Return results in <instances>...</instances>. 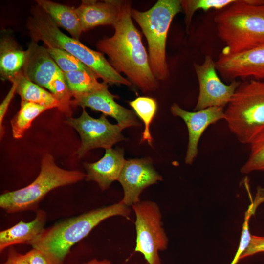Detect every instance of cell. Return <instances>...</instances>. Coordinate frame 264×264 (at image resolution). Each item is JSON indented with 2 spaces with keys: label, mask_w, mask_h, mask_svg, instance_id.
<instances>
[{
  "label": "cell",
  "mask_w": 264,
  "mask_h": 264,
  "mask_svg": "<svg viewBox=\"0 0 264 264\" xmlns=\"http://www.w3.org/2000/svg\"><path fill=\"white\" fill-rule=\"evenodd\" d=\"M46 48L51 58L63 73L84 71L94 73L87 66L67 51L49 46L46 47Z\"/></svg>",
  "instance_id": "obj_26"
},
{
  "label": "cell",
  "mask_w": 264,
  "mask_h": 264,
  "mask_svg": "<svg viewBox=\"0 0 264 264\" xmlns=\"http://www.w3.org/2000/svg\"><path fill=\"white\" fill-rule=\"evenodd\" d=\"M64 78L71 97L74 99L108 87V85L98 81V77L92 73L76 71L64 73Z\"/></svg>",
  "instance_id": "obj_22"
},
{
  "label": "cell",
  "mask_w": 264,
  "mask_h": 264,
  "mask_svg": "<svg viewBox=\"0 0 264 264\" xmlns=\"http://www.w3.org/2000/svg\"><path fill=\"white\" fill-rule=\"evenodd\" d=\"M8 259L11 264H29L24 258L23 255L18 253L13 248L9 250Z\"/></svg>",
  "instance_id": "obj_31"
},
{
  "label": "cell",
  "mask_w": 264,
  "mask_h": 264,
  "mask_svg": "<svg viewBox=\"0 0 264 264\" xmlns=\"http://www.w3.org/2000/svg\"><path fill=\"white\" fill-rule=\"evenodd\" d=\"M78 170L69 171L58 166L49 153L42 159L41 170L37 178L28 186L0 196V207L8 213L36 210L40 202L51 190L73 183L86 178Z\"/></svg>",
  "instance_id": "obj_6"
},
{
  "label": "cell",
  "mask_w": 264,
  "mask_h": 264,
  "mask_svg": "<svg viewBox=\"0 0 264 264\" xmlns=\"http://www.w3.org/2000/svg\"><path fill=\"white\" fill-rule=\"evenodd\" d=\"M124 0H83L75 11L82 32L100 25H113L119 19Z\"/></svg>",
  "instance_id": "obj_16"
},
{
  "label": "cell",
  "mask_w": 264,
  "mask_h": 264,
  "mask_svg": "<svg viewBox=\"0 0 264 264\" xmlns=\"http://www.w3.org/2000/svg\"><path fill=\"white\" fill-rule=\"evenodd\" d=\"M222 52L235 53L264 43V0H236L214 18Z\"/></svg>",
  "instance_id": "obj_4"
},
{
  "label": "cell",
  "mask_w": 264,
  "mask_h": 264,
  "mask_svg": "<svg viewBox=\"0 0 264 264\" xmlns=\"http://www.w3.org/2000/svg\"><path fill=\"white\" fill-rule=\"evenodd\" d=\"M132 2L124 0L117 21L113 25V35L99 41L97 47L109 58V62L119 73L143 92L156 90L158 80L154 75L149 55L141 36L132 20Z\"/></svg>",
  "instance_id": "obj_1"
},
{
  "label": "cell",
  "mask_w": 264,
  "mask_h": 264,
  "mask_svg": "<svg viewBox=\"0 0 264 264\" xmlns=\"http://www.w3.org/2000/svg\"><path fill=\"white\" fill-rule=\"evenodd\" d=\"M9 81L16 83V93L21 100L35 103L49 107L56 108L64 113L61 103L49 91L26 78L22 72Z\"/></svg>",
  "instance_id": "obj_21"
},
{
  "label": "cell",
  "mask_w": 264,
  "mask_h": 264,
  "mask_svg": "<svg viewBox=\"0 0 264 264\" xmlns=\"http://www.w3.org/2000/svg\"><path fill=\"white\" fill-rule=\"evenodd\" d=\"M134 112L144 124L141 141L147 142L152 146L153 138L149 128L156 114L157 104L156 100L149 97H139L129 102Z\"/></svg>",
  "instance_id": "obj_24"
},
{
  "label": "cell",
  "mask_w": 264,
  "mask_h": 264,
  "mask_svg": "<svg viewBox=\"0 0 264 264\" xmlns=\"http://www.w3.org/2000/svg\"><path fill=\"white\" fill-rule=\"evenodd\" d=\"M171 113L181 118L185 123L189 140L185 158V163L192 164L198 154V145L201 136L210 125L224 119V108L211 107L201 110L189 111L174 103L170 108Z\"/></svg>",
  "instance_id": "obj_14"
},
{
  "label": "cell",
  "mask_w": 264,
  "mask_h": 264,
  "mask_svg": "<svg viewBox=\"0 0 264 264\" xmlns=\"http://www.w3.org/2000/svg\"><path fill=\"white\" fill-rule=\"evenodd\" d=\"M182 10L179 0H158L144 12L132 9V17L147 39L150 67L158 81H164L169 76L166 59L167 37L173 18Z\"/></svg>",
  "instance_id": "obj_7"
},
{
  "label": "cell",
  "mask_w": 264,
  "mask_h": 264,
  "mask_svg": "<svg viewBox=\"0 0 264 264\" xmlns=\"http://www.w3.org/2000/svg\"><path fill=\"white\" fill-rule=\"evenodd\" d=\"M236 0H182V9L185 15L186 30H189L195 12L199 9L207 11L212 9H221L227 7Z\"/></svg>",
  "instance_id": "obj_25"
},
{
  "label": "cell",
  "mask_w": 264,
  "mask_h": 264,
  "mask_svg": "<svg viewBox=\"0 0 264 264\" xmlns=\"http://www.w3.org/2000/svg\"><path fill=\"white\" fill-rule=\"evenodd\" d=\"M27 52L13 39L4 37L0 42V75L2 80L10 81L22 72Z\"/></svg>",
  "instance_id": "obj_19"
},
{
  "label": "cell",
  "mask_w": 264,
  "mask_h": 264,
  "mask_svg": "<svg viewBox=\"0 0 264 264\" xmlns=\"http://www.w3.org/2000/svg\"><path fill=\"white\" fill-rule=\"evenodd\" d=\"M2 264H11L10 261L7 259L6 261H5L4 263H2Z\"/></svg>",
  "instance_id": "obj_33"
},
{
  "label": "cell",
  "mask_w": 264,
  "mask_h": 264,
  "mask_svg": "<svg viewBox=\"0 0 264 264\" xmlns=\"http://www.w3.org/2000/svg\"><path fill=\"white\" fill-rule=\"evenodd\" d=\"M250 152L241 172L248 174L255 171H264V130L250 143Z\"/></svg>",
  "instance_id": "obj_27"
},
{
  "label": "cell",
  "mask_w": 264,
  "mask_h": 264,
  "mask_svg": "<svg viewBox=\"0 0 264 264\" xmlns=\"http://www.w3.org/2000/svg\"><path fill=\"white\" fill-rule=\"evenodd\" d=\"M27 55L22 69L24 76L30 81L47 89L61 103L64 113L71 115V96L66 85L64 73L51 58L47 48L31 41L26 50Z\"/></svg>",
  "instance_id": "obj_8"
},
{
  "label": "cell",
  "mask_w": 264,
  "mask_h": 264,
  "mask_svg": "<svg viewBox=\"0 0 264 264\" xmlns=\"http://www.w3.org/2000/svg\"><path fill=\"white\" fill-rule=\"evenodd\" d=\"M84 264H111V263L107 259L99 260L96 259H93Z\"/></svg>",
  "instance_id": "obj_32"
},
{
  "label": "cell",
  "mask_w": 264,
  "mask_h": 264,
  "mask_svg": "<svg viewBox=\"0 0 264 264\" xmlns=\"http://www.w3.org/2000/svg\"><path fill=\"white\" fill-rule=\"evenodd\" d=\"M36 2L58 27L64 28L72 38L79 41L83 32L75 8L48 0H37Z\"/></svg>",
  "instance_id": "obj_20"
},
{
  "label": "cell",
  "mask_w": 264,
  "mask_h": 264,
  "mask_svg": "<svg viewBox=\"0 0 264 264\" xmlns=\"http://www.w3.org/2000/svg\"><path fill=\"white\" fill-rule=\"evenodd\" d=\"M215 64L222 77L230 82L238 78L264 79V43L235 53L221 51Z\"/></svg>",
  "instance_id": "obj_12"
},
{
  "label": "cell",
  "mask_w": 264,
  "mask_h": 264,
  "mask_svg": "<svg viewBox=\"0 0 264 264\" xmlns=\"http://www.w3.org/2000/svg\"><path fill=\"white\" fill-rule=\"evenodd\" d=\"M162 180L149 158H136L126 160L118 181L124 192L120 201L129 207L140 201L142 192L150 185Z\"/></svg>",
  "instance_id": "obj_13"
},
{
  "label": "cell",
  "mask_w": 264,
  "mask_h": 264,
  "mask_svg": "<svg viewBox=\"0 0 264 264\" xmlns=\"http://www.w3.org/2000/svg\"><path fill=\"white\" fill-rule=\"evenodd\" d=\"M130 212L129 207L120 202L98 208L44 229L30 245L41 251L51 264H64L71 248L99 223L113 216L128 218Z\"/></svg>",
  "instance_id": "obj_2"
},
{
  "label": "cell",
  "mask_w": 264,
  "mask_h": 264,
  "mask_svg": "<svg viewBox=\"0 0 264 264\" xmlns=\"http://www.w3.org/2000/svg\"><path fill=\"white\" fill-rule=\"evenodd\" d=\"M262 252H264V237L251 235L249 244L241 255L240 260Z\"/></svg>",
  "instance_id": "obj_28"
},
{
  "label": "cell",
  "mask_w": 264,
  "mask_h": 264,
  "mask_svg": "<svg viewBox=\"0 0 264 264\" xmlns=\"http://www.w3.org/2000/svg\"><path fill=\"white\" fill-rule=\"evenodd\" d=\"M23 256L29 264H51L46 257L35 248L23 254Z\"/></svg>",
  "instance_id": "obj_30"
},
{
  "label": "cell",
  "mask_w": 264,
  "mask_h": 264,
  "mask_svg": "<svg viewBox=\"0 0 264 264\" xmlns=\"http://www.w3.org/2000/svg\"><path fill=\"white\" fill-rule=\"evenodd\" d=\"M224 120L240 143L250 144L264 130V82L241 83L224 110Z\"/></svg>",
  "instance_id": "obj_5"
},
{
  "label": "cell",
  "mask_w": 264,
  "mask_h": 264,
  "mask_svg": "<svg viewBox=\"0 0 264 264\" xmlns=\"http://www.w3.org/2000/svg\"><path fill=\"white\" fill-rule=\"evenodd\" d=\"M12 83V87L8 92L7 94L3 100L2 102L0 105V138L3 136L4 131V127L3 126V121L4 117L6 113L8 106L14 96V94L16 93V83L14 82H11Z\"/></svg>",
  "instance_id": "obj_29"
},
{
  "label": "cell",
  "mask_w": 264,
  "mask_h": 264,
  "mask_svg": "<svg viewBox=\"0 0 264 264\" xmlns=\"http://www.w3.org/2000/svg\"><path fill=\"white\" fill-rule=\"evenodd\" d=\"M132 207L135 215V252L141 253L147 264H161L159 251L167 249L168 239L162 227L159 206L147 200L140 201Z\"/></svg>",
  "instance_id": "obj_9"
},
{
  "label": "cell",
  "mask_w": 264,
  "mask_h": 264,
  "mask_svg": "<svg viewBox=\"0 0 264 264\" xmlns=\"http://www.w3.org/2000/svg\"><path fill=\"white\" fill-rule=\"evenodd\" d=\"M193 66L199 84V94L194 111L227 106L241 82L234 80L228 85L223 83L217 73L215 62L209 55L205 56L201 64L194 63Z\"/></svg>",
  "instance_id": "obj_11"
},
{
  "label": "cell",
  "mask_w": 264,
  "mask_h": 264,
  "mask_svg": "<svg viewBox=\"0 0 264 264\" xmlns=\"http://www.w3.org/2000/svg\"><path fill=\"white\" fill-rule=\"evenodd\" d=\"M118 96L111 93L107 87L81 98L72 99L71 106H80L83 109L88 107L93 111L101 112L105 116L115 119L123 130L139 126L140 123L135 112L118 104L114 100Z\"/></svg>",
  "instance_id": "obj_15"
},
{
  "label": "cell",
  "mask_w": 264,
  "mask_h": 264,
  "mask_svg": "<svg viewBox=\"0 0 264 264\" xmlns=\"http://www.w3.org/2000/svg\"><path fill=\"white\" fill-rule=\"evenodd\" d=\"M46 220L45 211H37L36 217L29 222L20 221L0 232V251L19 244H30L44 230Z\"/></svg>",
  "instance_id": "obj_18"
},
{
  "label": "cell",
  "mask_w": 264,
  "mask_h": 264,
  "mask_svg": "<svg viewBox=\"0 0 264 264\" xmlns=\"http://www.w3.org/2000/svg\"><path fill=\"white\" fill-rule=\"evenodd\" d=\"M126 160L123 149H105L104 156L98 161L84 163L87 171L85 179L96 182L101 190H105L118 180Z\"/></svg>",
  "instance_id": "obj_17"
},
{
  "label": "cell",
  "mask_w": 264,
  "mask_h": 264,
  "mask_svg": "<svg viewBox=\"0 0 264 264\" xmlns=\"http://www.w3.org/2000/svg\"><path fill=\"white\" fill-rule=\"evenodd\" d=\"M65 123L74 128L80 135L81 143L76 152L79 158L91 149L111 148L117 142L125 140L121 132L123 129L118 124H111L103 114L98 118H93L85 109L80 117H69Z\"/></svg>",
  "instance_id": "obj_10"
},
{
  "label": "cell",
  "mask_w": 264,
  "mask_h": 264,
  "mask_svg": "<svg viewBox=\"0 0 264 264\" xmlns=\"http://www.w3.org/2000/svg\"><path fill=\"white\" fill-rule=\"evenodd\" d=\"M27 28L32 41H42L46 47L63 49L87 66L103 82L110 85L131 86V83L117 72L101 52L94 51L79 40L70 37L59 28L38 5L34 6Z\"/></svg>",
  "instance_id": "obj_3"
},
{
  "label": "cell",
  "mask_w": 264,
  "mask_h": 264,
  "mask_svg": "<svg viewBox=\"0 0 264 264\" xmlns=\"http://www.w3.org/2000/svg\"><path fill=\"white\" fill-rule=\"evenodd\" d=\"M48 109L50 108L45 106L21 100L20 110L10 121L13 137L22 138L33 120Z\"/></svg>",
  "instance_id": "obj_23"
}]
</instances>
